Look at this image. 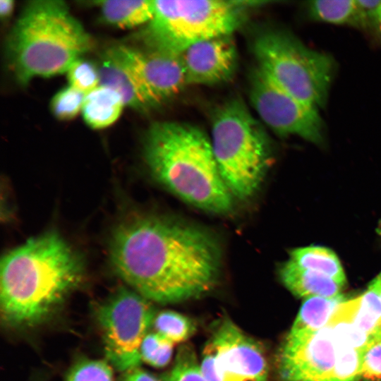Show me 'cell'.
I'll use <instances>...</instances> for the list:
<instances>
[{
	"mask_svg": "<svg viewBox=\"0 0 381 381\" xmlns=\"http://www.w3.org/2000/svg\"><path fill=\"white\" fill-rule=\"evenodd\" d=\"M377 233L378 234L379 236L381 238V220L378 223V225L377 227Z\"/></svg>",
	"mask_w": 381,
	"mask_h": 381,
	"instance_id": "cell-34",
	"label": "cell"
},
{
	"mask_svg": "<svg viewBox=\"0 0 381 381\" xmlns=\"http://www.w3.org/2000/svg\"><path fill=\"white\" fill-rule=\"evenodd\" d=\"M307 13L312 20L334 25L363 27L369 22L357 0L309 1Z\"/></svg>",
	"mask_w": 381,
	"mask_h": 381,
	"instance_id": "cell-17",
	"label": "cell"
},
{
	"mask_svg": "<svg viewBox=\"0 0 381 381\" xmlns=\"http://www.w3.org/2000/svg\"><path fill=\"white\" fill-rule=\"evenodd\" d=\"M279 274L284 286L298 298H335L341 295L344 287L335 280L303 269L289 259L282 264Z\"/></svg>",
	"mask_w": 381,
	"mask_h": 381,
	"instance_id": "cell-15",
	"label": "cell"
},
{
	"mask_svg": "<svg viewBox=\"0 0 381 381\" xmlns=\"http://www.w3.org/2000/svg\"><path fill=\"white\" fill-rule=\"evenodd\" d=\"M111 364L107 361H78L70 369L65 381H114Z\"/></svg>",
	"mask_w": 381,
	"mask_h": 381,
	"instance_id": "cell-25",
	"label": "cell"
},
{
	"mask_svg": "<svg viewBox=\"0 0 381 381\" xmlns=\"http://www.w3.org/2000/svg\"><path fill=\"white\" fill-rule=\"evenodd\" d=\"M187 85L226 82L236 72L237 50L231 35L198 42L181 54Z\"/></svg>",
	"mask_w": 381,
	"mask_h": 381,
	"instance_id": "cell-12",
	"label": "cell"
},
{
	"mask_svg": "<svg viewBox=\"0 0 381 381\" xmlns=\"http://www.w3.org/2000/svg\"><path fill=\"white\" fill-rule=\"evenodd\" d=\"M67 75L69 85L85 95L99 85L97 66L81 58L72 64Z\"/></svg>",
	"mask_w": 381,
	"mask_h": 381,
	"instance_id": "cell-27",
	"label": "cell"
},
{
	"mask_svg": "<svg viewBox=\"0 0 381 381\" xmlns=\"http://www.w3.org/2000/svg\"><path fill=\"white\" fill-rule=\"evenodd\" d=\"M343 301L344 299L342 295L335 298H306L289 333L312 332L325 327L337 308Z\"/></svg>",
	"mask_w": 381,
	"mask_h": 381,
	"instance_id": "cell-20",
	"label": "cell"
},
{
	"mask_svg": "<svg viewBox=\"0 0 381 381\" xmlns=\"http://www.w3.org/2000/svg\"><path fill=\"white\" fill-rule=\"evenodd\" d=\"M334 367L330 381H358L361 379L364 351L336 345Z\"/></svg>",
	"mask_w": 381,
	"mask_h": 381,
	"instance_id": "cell-22",
	"label": "cell"
},
{
	"mask_svg": "<svg viewBox=\"0 0 381 381\" xmlns=\"http://www.w3.org/2000/svg\"><path fill=\"white\" fill-rule=\"evenodd\" d=\"M253 51L256 66L278 86L306 104L325 106L333 75L331 56L278 28L255 36Z\"/></svg>",
	"mask_w": 381,
	"mask_h": 381,
	"instance_id": "cell-7",
	"label": "cell"
},
{
	"mask_svg": "<svg viewBox=\"0 0 381 381\" xmlns=\"http://www.w3.org/2000/svg\"><path fill=\"white\" fill-rule=\"evenodd\" d=\"M109 253L117 274L151 302L202 297L219 278L222 250L214 234L162 215L127 217L114 229Z\"/></svg>",
	"mask_w": 381,
	"mask_h": 381,
	"instance_id": "cell-1",
	"label": "cell"
},
{
	"mask_svg": "<svg viewBox=\"0 0 381 381\" xmlns=\"http://www.w3.org/2000/svg\"><path fill=\"white\" fill-rule=\"evenodd\" d=\"M85 96L71 85L64 87L52 99V112L60 120L71 119L82 110Z\"/></svg>",
	"mask_w": 381,
	"mask_h": 381,
	"instance_id": "cell-26",
	"label": "cell"
},
{
	"mask_svg": "<svg viewBox=\"0 0 381 381\" xmlns=\"http://www.w3.org/2000/svg\"><path fill=\"white\" fill-rule=\"evenodd\" d=\"M212 350L222 381H267L268 364L263 346L230 318L217 322L206 344Z\"/></svg>",
	"mask_w": 381,
	"mask_h": 381,
	"instance_id": "cell-10",
	"label": "cell"
},
{
	"mask_svg": "<svg viewBox=\"0 0 381 381\" xmlns=\"http://www.w3.org/2000/svg\"><path fill=\"white\" fill-rule=\"evenodd\" d=\"M14 2L12 0L0 1V14L2 18H8L13 12Z\"/></svg>",
	"mask_w": 381,
	"mask_h": 381,
	"instance_id": "cell-31",
	"label": "cell"
},
{
	"mask_svg": "<svg viewBox=\"0 0 381 381\" xmlns=\"http://www.w3.org/2000/svg\"><path fill=\"white\" fill-rule=\"evenodd\" d=\"M143 155L153 177L184 202L214 214L231 210L233 196L219 171L210 138L199 128L155 122L145 136Z\"/></svg>",
	"mask_w": 381,
	"mask_h": 381,
	"instance_id": "cell-3",
	"label": "cell"
},
{
	"mask_svg": "<svg viewBox=\"0 0 381 381\" xmlns=\"http://www.w3.org/2000/svg\"><path fill=\"white\" fill-rule=\"evenodd\" d=\"M121 381H162L152 374L140 369L135 368L123 373Z\"/></svg>",
	"mask_w": 381,
	"mask_h": 381,
	"instance_id": "cell-30",
	"label": "cell"
},
{
	"mask_svg": "<svg viewBox=\"0 0 381 381\" xmlns=\"http://www.w3.org/2000/svg\"><path fill=\"white\" fill-rule=\"evenodd\" d=\"M257 1L224 0L155 1V13L142 32L144 47L181 54L210 38L231 35Z\"/></svg>",
	"mask_w": 381,
	"mask_h": 381,
	"instance_id": "cell-6",
	"label": "cell"
},
{
	"mask_svg": "<svg viewBox=\"0 0 381 381\" xmlns=\"http://www.w3.org/2000/svg\"><path fill=\"white\" fill-rule=\"evenodd\" d=\"M164 381H206L190 345L183 344L179 349L173 367Z\"/></svg>",
	"mask_w": 381,
	"mask_h": 381,
	"instance_id": "cell-23",
	"label": "cell"
},
{
	"mask_svg": "<svg viewBox=\"0 0 381 381\" xmlns=\"http://www.w3.org/2000/svg\"><path fill=\"white\" fill-rule=\"evenodd\" d=\"M124 105L117 92L99 85L85 95L81 111L85 123L92 128L99 129L114 123Z\"/></svg>",
	"mask_w": 381,
	"mask_h": 381,
	"instance_id": "cell-16",
	"label": "cell"
},
{
	"mask_svg": "<svg viewBox=\"0 0 381 381\" xmlns=\"http://www.w3.org/2000/svg\"><path fill=\"white\" fill-rule=\"evenodd\" d=\"M97 68L99 85L117 92L125 105L138 111L155 107L135 68L130 45L117 44L108 48Z\"/></svg>",
	"mask_w": 381,
	"mask_h": 381,
	"instance_id": "cell-14",
	"label": "cell"
},
{
	"mask_svg": "<svg viewBox=\"0 0 381 381\" xmlns=\"http://www.w3.org/2000/svg\"><path fill=\"white\" fill-rule=\"evenodd\" d=\"M361 379L381 381V336L375 338L364 351Z\"/></svg>",
	"mask_w": 381,
	"mask_h": 381,
	"instance_id": "cell-28",
	"label": "cell"
},
{
	"mask_svg": "<svg viewBox=\"0 0 381 381\" xmlns=\"http://www.w3.org/2000/svg\"><path fill=\"white\" fill-rule=\"evenodd\" d=\"M249 98L261 121L277 135H297L315 144L323 142L318 108L285 91L257 66L250 75Z\"/></svg>",
	"mask_w": 381,
	"mask_h": 381,
	"instance_id": "cell-9",
	"label": "cell"
},
{
	"mask_svg": "<svg viewBox=\"0 0 381 381\" xmlns=\"http://www.w3.org/2000/svg\"><path fill=\"white\" fill-rule=\"evenodd\" d=\"M374 21L377 23L379 30L381 32V5L376 12Z\"/></svg>",
	"mask_w": 381,
	"mask_h": 381,
	"instance_id": "cell-33",
	"label": "cell"
},
{
	"mask_svg": "<svg viewBox=\"0 0 381 381\" xmlns=\"http://www.w3.org/2000/svg\"><path fill=\"white\" fill-rule=\"evenodd\" d=\"M156 314L151 301L125 286L99 306L97 319L111 366L123 373L140 368L141 344Z\"/></svg>",
	"mask_w": 381,
	"mask_h": 381,
	"instance_id": "cell-8",
	"label": "cell"
},
{
	"mask_svg": "<svg viewBox=\"0 0 381 381\" xmlns=\"http://www.w3.org/2000/svg\"><path fill=\"white\" fill-rule=\"evenodd\" d=\"M152 327L172 343H182L195 332V322L188 316L180 313L166 310L156 314Z\"/></svg>",
	"mask_w": 381,
	"mask_h": 381,
	"instance_id": "cell-21",
	"label": "cell"
},
{
	"mask_svg": "<svg viewBox=\"0 0 381 381\" xmlns=\"http://www.w3.org/2000/svg\"><path fill=\"white\" fill-rule=\"evenodd\" d=\"M83 274L79 255L57 233L29 239L1 259L2 322L16 329L44 322L78 286Z\"/></svg>",
	"mask_w": 381,
	"mask_h": 381,
	"instance_id": "cell-2",
	"label": "cell"
},
{
	"mask_svg": "<svg viewBox=\"0 0 381 381\" xmlns=\"http://www.w3.org/2000/svg\"><path fill=\"white\" fill-rule=\"evenodd\" d=\"M211 144L220 175L232 195L251 198L268 170L270 145L259 122L243 101L232 97L214 111Z\"/></svg>",
	"mask_w": 381,
	"mask_h": 381,
	"instance_id": "cell-5",
	"label": "cell"
},
{
	"mask_svg": "<svg viewBox=\"0 0 381 381\" xmlns=\"http://www.w3.org/2000/svg\"><path fill=\"white\" fill-rule=\"evenodd\" d=\"M92 46V40L65 2L39 0L28 4L9 35L7 54L21 85L35 77L67 72Z\"/></svg>",
	"mask_w": 381,
	"mask_h": 381,
	"instance_id": "cell-4",
	"label": "cell"
},
{
	"mask_svg": "<svg viewBox=\"0 0 381 381\" xmlns=\"http://www.w3.org/2000/svg\"><path fill=\"white\" fill-rule=\"evenodd\" d=\"M174 345L160 334L148 332L140 347L142 361L156 368L166 366L171 359Z\"/></svg>",
	"mask_w": 381,
	"mask_h": 381,
	"instance_id": "cell-24",
	"label": "cell"
},
{
	"mask_svg": "<svg viewBox=\"0 0 381 381\" xmlns=\"http://www.w3.org/2000/svg\"><path fill=\"white\" fill-rule=\"evenodd\" d=\"M372 284L379 292L381 296V273L372 282Z\"/></svg>",
	"mask_w": 381,
	"mask_h": 381,
	"instance_id": "cell-32",
	"label": "cell"
},
{
	"mask_svg": "<svg viewBox=\"0 0 381 381\" xmlns=\"http://www.w3.org/2000/svg\"><path fill=\"white\" fill-rule=\"evenodd\" d=\"M200 365L206 381H222L217 372L213 353L207 344L204 347Z\"/></svg>",
	"mask_w": 381,
	"mask_h": 381,
	"instance_id": "cell-29",
	"label": "cell"
},
{
	"mask_svg": "<svg viewBox=\"0 0 381 381\" xmlns=\"http://www.w3.org/2000/svg\"><path fill=\"white\" fill-rule=\"evenodd\" d=\"M289 260L299 267L331 278L344 286L346 277L340 260L330 249L306 246L294 249Z\"/></svg>",
	"mask_w": 381,
	"mask_h": 381,
	"instance_id": "cell-19",
	"label": "cell"
},
{
	"mask_svg": "<svg viewBox=\"0 0 381 381\" xmlns=\"http://www.w3.org/2000/svg\"><path fill=\"white\" fill-rule=\"evenodd\" d=\"M131 52L135 68L155 106L187 85L181 54L133 47Z\"/></svg>",
	"mask_w": 381,
	"mask_h": 381,
	"instance_id": "cell-13",
	"label": "cell"
},
{
	"mask_svg": "<svg viewBox=\"0 0 381 381\" xmlns=\"http://www.w3.org/2000/svg\"><path fill=\"white\" fill-rule=\"evenodd\" d=\"M103 20L120 28L148 23L155 13L152 0H110L99 1Z\"/></svg>",
	"mask_w": 381,
	"mask_h": 381,
	"instance_id": "cell-18",
	"label": "cell"
},
{
	"mask_svg": "<svg viewBox=\"0 0 381 381\" xmlns=\"http://www.w3.org/2000/svg\"><path fill=\"white\" fill-rule=\"evenodd\" d=\"M336 347L328 326L312 332L289 333L279 349L278 370L284 381H330Z\"/></svg>",
	"mask_w": 381,
	"mask_h": 381,
	"instance_id": "cell-11",
	"label": "cell"
}]
</instances>
